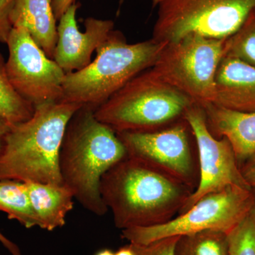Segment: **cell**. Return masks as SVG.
Listing matches in <instances>:
<instances>
[{"mask_svg":"<svg viewBox=\"0 0 255 255\" xmlns=\"http://www.w3.org/2000/svg\"><path fill=\"white\" fill-rule=\"evenodd\" d=\"M228 255H255V216L251 211L227 233Z\"/></svg>","mask_w":255,"mask_h":255,"instance_id":"obj_21","label":"cell"},{"mask_svg":"<svg viewBox=\"0 0 255 255\" xmlns=\"http://www.w3.org/2000/svg\"><path fill=\"white\" fill-rule=\"evenodd\" d=\"M251 211L252 212H253V214H254V216H255V194L254 204H253V208H252Z\"/></svg>","mask_w":255,"mask_h":255,"instance_id":"obj_30","label":"cell"},{"mask_svg":"<svg viewBox=\"0 0 255 255\" xmlns=\"http://www.w3.org/2000/svg\"><path fill=\"white\" fill-rule=\"evenodd\" d=\"M28 196L39 227L53 231L65 226L67 215L74 207V195L64 184L26 182Z\"/></svg>","mask_w":255,"mask_h":255,"instance_id":"obj_16","label":"cell"},{"mask_svg":"<svg viewBox=\"0 0 255 255\" xmlns=\"http://www.w3.org/2000/svg\"><path fill=\"white\" fill-rule=\"evenodd\" d=\"M226 55L255 68V9L236 33L226 39Z\"/></svg>","mask_w":255,"mask_h":255,"instance_id":"obj_20","label":"cell"},{"mask_svg":"<svg viewBox=\"0 0 255 255\" xmlns=\"http://www.w3.org/2000/svg\"><path fill=\"white\" fill-rule=\"evenodd\" d=\"M165 42L129 44L123 33L113 30L86 68L66 74L63 101L96 110L142 72L155 65Z\"/></svg>","mask_w":255,"mask_h":255,"instance_id":"obj_4","label":"cell"},{"mask_svg":"<svg viewBox=\"0 0 255 255\" xmlns=\"http://www.w3.org/2000/svg\"><path fill=\"white\" fill-rule=\"evenodd\" d=\"M175 253L176 255H228L227 234L206 231L180 236Z\"/></svg>","mask_w":255,"mask_h":255,"instance_id":"obj_19","label":"cell"},{"mask_svg":"<svg viewBox=\"0 0 255 255\" xmlns=\"http://www.w3.org/2000/svg\"><path fill=\"white\" fill-rule=\"evenodd\" d=\"M114 255H136L132 245L129 243L127 246L121 248L118 251L114 253Z\"/></svg>","mask_w":255,"mask_h":255,"instance_id":"obj_28","label":"cell"},{"mask_svg":"<svg viewBox=\"0 0 255 255\" xmlns=\"http://www.w3.org/2000/svg\"><path fill=\"white\" fill-rule=\"evenodd\" d=\"M194 104L150 68L128 82L95 115L117 133L155 131L182 119Z\"/></svg>","mask_w":255,"mask_h":255,"instance_id":"obj_5","label":"cell"},{"mask_svg":"<svg viewBox=\"0 0 255 255\" xmlns=\"http://www.w3.org/2000/svg\"><path fill=\"white\" fill-rule=\"evenodd\" d=\"M0 243L9 251L11 255H22L21 250L18 248L17 245L15 244L12 241L5 237L1 232H0Z\"/></svg>","mask_w":255,"mask_h":255,"instance_id":"obj_26","label":"cell"},{"mask_svg":"<svg viewBox=\"0 0 255 255\" xmlns=\"http://www.w3.org/2000/svg\"><path fill=\"white\" fill-rule=\"evenodd\" d=\"M241 172L248 185L251 188L255 187V154L247 159Z\"/></svg>","mask_w":255,"mask_h":255,"instance_id":"obj_24","label":"cell"},{"mask_svg":"<svg viewBox=\"0 0 255 255\" xmlns=\"http://www.w3.org/2000/svg\"><path fill=\"white\" fill-rule=\"evenodd\" d=\"M100 194L119 229L168 222L194 190L177 179L127 157L101 179Z\"/></svg>","mask_w":255,"mask_h":255,"instance_id":"obj_1","label":"cell"},{"mask_svg":"<svg viewBox=\"0 0 255 255\" xmlns=\"http://www.w3.org/2000/svg\"><path fill=\"white\" fill-rule=\"evenodd\" d=\"M189 125L184 119L151 132H122L128 157L177 179L195 190L199 183L189 142Z\"/></svg>","mask_w":255,"mask_h":255,"instance_id":"obj_10","label":"cell"},{"mask_svg":"<svg viewBox=\"0 0 255 255\" xmlns=\"http://www.w3.org/2000/svg\"><path fill=\"white\" fill-rule=\"evenodd\" d=\"M34 112V106L24 100L10 82L6 61L0 53V117L15 125L31 119Z\"/></svg>","mask_w":255,"mask_h":255,"instance_id":"obj_18","label":"cell"},{"mask_svg":"<svg viewBox=\"0 0 255 255\" xmlns=\"http://www.w3.org/2000/svg\"><path fill=\"white\" fill-rule=\"evenodd\" d=\"M81 107L65 101L43 104L31 119L11 125L0 151V180L63 184L60 146L69 121Z\"/></svg>","mask_w":255,"mask_h":255,"instance_id":"obj_3","label":"cell"},{"mask_svg":"<svg viewBox=\"0 0 255 255\" xmlns=\"http://www.w3.org/2000/svg\"><path fill=\"white\" fill-rule=\"evenodd\" d=\"M95 255H114V253L110 249H102L97 252Z\"/></svg>","mask_w":255,"mask_h":255,"instance_id":"obj_29","label":"cell"},{"mask_svg":"<svg viewBox=\"0 0 255 255\" xmlns=\"http://www.w3.org/2000/svg\"><path fill=\"white\" fill-rule=\"evenodd\" d=\"M157 16L152 38L178 41L189 33L224 39L241 27L255 0H152Z\"/></svg>","mask_w":255,"mask_h":255,"instance_id":"obj_7","label":"cell"},{"mask_svg":"<svg viewBox=\"0 0 255 255\" xmlns=\"http://www.w3.org/2000/svg\"><path fill=\"white\" fill-rule=\"evenodd\" d=\"M75 3L76 0H52V6L57 21H59L67 9Z\"/></svg>","mask_w":255,"mask_h":255,"instance_id":"obj_25","label":"cell"},{"mask_svg":"<svg viewBox=\"0 0 255 255\" xmlns=\"http://www.w3.org/2000/svg\"><path fill=\"white\" fill-rule=\"evenodd\" d=\"M180 236L159 240L150 244L132 245L136 255H176L175 249Z\"/></svg>","mask_w":255,"mask_h":255,"instance_id":"obj_22","label":"cell"},{"mask_svg":"<svg viewBox=\"0 0 255 255\" xmlns=\"http://www.w3.org/2000/svg\"><path fill=\"white\" fill-rule=\"evenodd\" d=\"M127 157L117 132L96 118L95 110L81 107L69 121L60 146L62 181L85 209L105 216L109 209L101 196V179Z\"/></svg>","mask_w":255,"mask_h":255,"instance_id":"obj_2","label":"cell"},{"mask_svg":"<svg viewBox=\"0 0 255 255\" xmlns=\"http://www.w3.org/2000/svg\"><path fill=\"white\" fill-rule=\"evenodd\" d=\"M6 44V74L16 91L34 107L63 101L66 74L47 56L27 30L13 27Z\"/></svg>","mask_w":255,"mask_h":255,"instance_id":"obj_9","label":"cell"},{"mask_svg":"<svg viewBox=\"0 0 255 255\" xmlns=\"http://www.w3.org/2000/svg\"><path fill=\"white\" fill-rule=\"evenodd\" d=\"M214 105L242 112H255V68L225 55L216 71Z\"/></svg>","mask_w":255,"mask_h":255,"instance_id":"obj_13","label":"cell"},{"mask_svg":"<svg viewBox=\"0 0 255 255\" xmlns=\"http://www.w3.org/2000/svg\"><path fill=\"white\" fill-rule=\"evenodd\" d=\"M203 108L211 134L216 138H227L238 161L255 155V112H238L214 104Z\"/></svg>","mask_w":255,"mask_h":255,"instance_id":"obj_14","label":"cell"},{"mask_svg":"<svg viewBox=\"0 0 255 255\" xmlns=\"http://www.w3.org/2000/svg\"><path fill=\"white\" fill-rule=\"evenodd\" d=\"M10 127H11V124L0 117V151L4 145L5 139L8 132L9 131Z\"/></svg>","mask_w":255,"mask_h":255,"instance_id":"obj_27","label":"cell"},{"mask_svg":"<svg viewBox=\"0 0 255 255\" xmlns=\"http://www.w3.org/2000/svg\"><path fill=\"white\" fill-rule=\"evenodd\" d=\"M15 0H0V43H6L13 28L11 13Z\"/></svg>","mask_w":255,"mask_h":255,"instance_id":"obj_23","label":"cell"},{"mask_svg":"<svg viewBox=\"0 0 255 255\" xmlns=\"http://www.w3.org/2000/svg\"><path fill=\"white\" fill-rule=\"evenodd\" d=\"M13 27H23L47 56L53 60L58 40L52 0H15L11 13Z\"/></svg>","mask_w":255,"mask_h":255,"instance_id":"obj_15","label":"cell"},{"mask_svg":"<svg viewBox=\"0 0 255 255\" xmlns=\"http://www.w3.org/2000/svg\"><path fill=\"white\" fill-rule=\"evenodd\" d=\"M254 201L252 189L232 186L204 196L186 212L168 222L123 230L122 237L131 244L144 246L163 238L206 231L227 234L251 212Z\"/></svg>","mask_w":255,"mask_h":255,"instance_id":"obj_8","label":"cell"},{"mask_svg":"<svg viewBox=\"0 0 255 255\" xmlns=\"http://www.w3.org/2000/svg\"><path fill=\"white\" fill-rule=\"evenodd\" d=\"M195 137L199 152V183L179 214L186 212L201 198L236 186L252 189L245 180L232 146L226 137L211 134L205 111L194 104L183 116Z\"/></svg>","mask_w":255,"mask_h":255,"instance_id":"obj_11","label":"cell"},{"mask_svg":"<svg viewBox=\"0 0 255 255\" xmlns=\"http://www.w3.org/2000/svg\"><path fill=\"white\" fill-rule=\"evenodd\" d=\"M0 211L6 213L8 219L16 220L28 229L39 227L26 183L11 179L0 180Z\"/></svg>","mask_w":255,"mask_h":255,"instance_id":"obj_17","label":"cell"},{"mask_svg":"<svg viewBox=\"0 0 255 255\" xmlns=\"http://www.w3.org/2000/svg\"><path fill=\"white\" fill-rule=\"evenodd\" d=\"M226 39L189 33L166 43L151 68L161 80L204 107L216 100V71L226 55Z\"/></svg>","mask_w":255,"mask_h":255,"instance_id":"obj_6","label":"cell"},{"mask_svg":"<svg viewBox=\"0 0 255 255\" xmlns=\"http://www.w3.org/2000/svg\"><path fill=\"white\" fill-rule=\"evenodd\" d=\"M80 4L70 6L60 18L57 27L58 40L53 60L65 74L86 68L91 63L92 53L107 40L114 29L112 20L88 17L85 31H80L76 20Z\"/></svg>","mask_w":255,"mask_h":255,"instance_id":"obj_12","label":"cell"}]
</instances>
